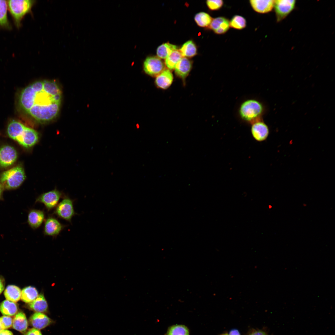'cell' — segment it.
Wrapping results in <instances>:
<instances>
[{
	"instance_id": "6da1fadb",
	"label": "cell",
	"mask_w": 335,
	"mask_h": 335,
	"mask_svg": "<svg viewBox=\"0 0 335 335\" xmlns=\"http://www.w3.org/2000/svg\"><path fill=\"white\" fill-rule=\"evenodd\" d=\"M61 99V92L57 83L46 80L37 81L23 89L18 102L26 113L36 121L44 123L57 116Z\"/></svg>"
},
{
	"instance_id": "7a4b0ae2",
	"label": "cell",
	"mask_w": 335,
	"mask_h": 335,
	"mask_svg": "<svg viewBox=\"0 0 335 335\" xmlns=\"http://www.w3.org/2000/svg\"><path fill=\"white\" fill-rule=\"evenodd\" d=\"M7 132L8 136L26 148H30L38 141L39 136L34 129L15 120L8 124Z\"/></svg>"
},
{
	"instance_id": "3957f363",
	"label": "cell",
	"mask_w": 335,
	"mask_h": 335,
	"mask_svg": "<svg viewBox=\"0 0 335 335\" xmlns=\"http://www.w3.org/2000/svg\"><path fill=\"white\" fill-rule=\"evenodd\" d=\"M264 112L263 105L260 101L253 99L247 100L243 102L239 110L241 118L251 124L262 120Z\"/></svg>"
},
{
	"instance_id": "277c9868",
	"label": "cell",
	"mask_w": 335,
	"mask_h": 335,
	"mask_svg": "<svg viewBox=\"0 0 335 335\" xmlns=\"http://www.w3.org/2000/svg\"><path fill=\"white\" fill-rule=\"evenodd\" d=\"M25 178L23 168L18 165L3 172L0 175V183L5 189H15L21 185Z\"/></svg>"
},
{
	"instance_id": "5b68a950",
	"label": "cell",
	"mask_w": 335,
	"mask_h": 335,
	"mask_svg": "<svg viewBox=\"0 0 335 335\" xmlns=\"http://www.w3.org/2000/svg\"><path fill=\"white\" fill-rule=\"evenodd\" d=\"M9 9L17 27L20 26L24 16L30 11L34 3L31 0H11L8 1Z\"/></svg>"
},
{
	"instance_id": "8992f818",
	"label": "cell",
	"mask_w": 335,
	"mask_h": 335,
	"mask_svg": "<svg viewBox=\"0 0 335 335\" xmlns=\"http://www.w3.org/2000/svg\"><path fill=\"white\" fill-rule=\"evenodd\" d=\"M74 200L65 195L55 208L53 214L71 223L73 217L77 214L74 210Z\"/></svg>"
},
{
	"instance_id": "52a82bcc",
	"label": "cell",
	"mask_w": 335,
	"mask_h": 335,
	"mask_svg": "<svg viewBox=\"0 0 335 335\" xmlns=\"http://www.w3.org/2000/svg\"><path fill=\"white\" fill-rule=\"evenodd\" d=\"M65 196L61 192L55 189L40 194L36 198L35 203H42L49 212L55 208L60 199Z\"/></svg>"
},
{
	"instance_id": "ba28073f",
	"label": "cell",
	"mask_w": 335,
	"mask_h": 335,
	"mask_svg": "<svg viewBox=\"0 0 335 335\" xmlns=\"http://www.w3.org/2000/svg\"><path fill=\"white\" fill-rule=\"evenodd\" d=\"M143 70L147 74L156 76L165 69V65L161 59L156 56L147 57L143 63Z\"/></svg>"
},
{
	"instance_id": "9c48e42d",
	"label": "cell",
	"mask_w": 335,
	"mask_h": 335,
	"mask_svg": "<svg viewBox=\"0 0 335 335\" xmlns=\"http://www.w3.org/2000/svg\"><path fill=\"white\" fill-rule=\"evenodd\" d=\"M66 226L54 216L49 215L44 222L43 233L45 236L55 237L59 235Z\"/></svg>"
},
{
	"instance_id": "30bf717a",
	"label": "cell",
	"mask_w": 335,
	"mask_h": 335,
	"mask_svg": "<svg viewBox=\"0 0 335 335\" xmlns=\"http://www.w3.org/2000/svg\"><path fill=\"white\" fill-rule=\"evenodd\" d=\"M17 157L15 148L10 145H5L0 148V167L6 168L13 165Z\"/></svg>"
},
{
	"instance_id": "8fae6325",
	"label": "cell",
	"mask_w": 335,
	"mask_h": 335,
	"mask_svg": "<svg viewBox=\"0 0 335 335\" xmlns=\"http://www.w3.org/2000/svg\"><path fill=\"white\" fill-rule=\"evenodd\" d=\"M295 2L294 0L274 1V7L278 21L283 19L293 10Z\"/></svg>"
},
{
	"instance_id": "7c38bea8",
	"label": "cell",
	"mask_w": 335,
	"mask_h": 335,
	"mask_svg": "<svg viewBox=\"0 0 335 335\" xmlns=\"http://www.w3.org/2000/svg\"><path fill=\"white\" fill-rule=\"evenodd\" d=\"M269 132L268 126L262 120L252 124V135L254 139L258 141H262L266 140L268 136Z\"/></svg>"
},
{
	"instance_id": "4fadbf2b",
	"label": "cell",
	"mask_w": 335,
	"mask_h": 335,
	"mask_svg": "<svg viewBox=\"0 0 335 335\" xmlns=\"http://www.w3.org/2000/svg\"><path fill=\"white\" fill-rule=\"evenodd\" d=\"M45 219V213L43 210L33 209L29 212L27 222L29 226L35 230L41 226Z\"/></svg>"
},
{
	"instance_id": "5bb4252c",
	"label": "cell",
	"mask_w": 335,
	"mask_h": 335,
	"mask_svg": "<svg viewBox=\"0 0 335 335\" xmlns=\"http://www.w3.org/2000/svg\"><path fill=\"white\" fill-rule=\"evenodd\" d=\"M32 326L39 330L43 329L51 324L52 320L43 313L36 312L30 318Z\"/></svg>"
},
{
	"instance_id": "9a60e30c",
	"label": "cell",
	"mask_w": 335,
	"mask_h": 335,
	"mask_svg": "<svg viewBox=\"0 0 335 335\" xmlns=\"http://www.w3.org/2000/svg\"><path fill=\"white\" fill-rule=\"evenodd\" d=\"M230 27L229 21L223 17H219L212 19L209 26V28L218 34H225L228 31Z\"/></svg>"
},
{
	"instance_id": "2e32d148",
	"label": "cell",
	"mask_w": 335,
	"mask_h": 335,
	"mask_svg": "<svg viewBox=\"0 0 335 335\" xmlns=\"http://www.w3.org/2000/svg\"><path fill=\"white\" fill-rule=\"evenodd\" d=\"M192 67L191 61L186 57H182L174 68L176 75L185 80L190 72Z\"/></svg>"
},
{
	"instance_id": "e0dca14e",
	"label": "cell",
	"mask_w": 335,
	"mask_h": 335,
	"mask_svg": "<svg viewBox=\"0 0 335 335\" xmlns=\"http://www.w3.org/2000/svg\"><path fill=\"white\" fill-rule=\"evenodd\" d=\"M173 79V74L170 70L165 69L156 76V84L162 89H166L172 84Z\"/></svg>"
},
{
	"instance_id": "ac0fdd59",
	"label": "cell",
	"mask_w": 335,
	"mask_h": 335,
	"mask_svg": "<svg viewBox=\"0 0 335 335\" xmlns=\"http://www.w3.org/2000/svg\"><path fill=\"white\" fill-rule=\"evenodd\" d=\"M250 3L253 9L260 13L271 11L274 7V1L272 0H251Z\"/></svg>"
},
{
	"instance_id": "d6986e66",
	"label": "cell",
	"mask_w": 335,
	"mask_h": 335,
	"mask_svg": "<svg viewBox=\"0 0 335 335\" xmlns=\"http://www.w3.org/2000/svg\"><path fill=\"white\" fill-rule=\"evenodd\" d=\"M13 328L21 333L25 332L28 327V322L25 314L20 312L16 314L13 319Z\"/></svg>"
},
{
	"instance_id": "ffe728a7",
	"label": "cell",
	"mask_w": 335,
	"mask_h": 335,
	"mask_svg": "<svg viewBox=\"0 0 335 335\" xmlns=\"http://www.w3.org/2000/svg\"><path fill=\"white\" fill-rule=\"evenodd\" d=\"M30 308L36 312L44 313L47 311L48 304L44 296L40 294L29 304Z\"/></svg>"
},
{
	"instance_id": "44dd1931",
	"label": "cell",
	"mask_w": 335,
	"mask_h": 335,
	"mask_svg": "<svg viewBox=\"0 0 335 335\" xmlns=\"http://www.w3.org/2000/svg\"><path fill=\"white\" fill-rule=\"evenodd\" d=\"M21 291L18 287L14 285H9L6 288L4 295L7 300L15 302L21 298Z\"/></svg>"
},
{
	"instance_id": "7402d4cb",
	"label": "cell",
	"mask_w": 335,
	"mask_h": 335,
	"mask_svg": "<svg viewBox=\"0 0 335 335\" xmlns=\"http://www.w3.org/2000/svg\"><path fill=\"white\" fill-rule=\"evenodd\" d=\"M0 311L3 315L12 316L16 314L18 311V307L15 302L7 300H5L0 304Z\"/></svg>"
},
{
	"instance_id": "603a6c76",
	"label": "cell",
	"mask_w": 335,
	"mask_h": 335,
	"mask_svg": "<svg viewBox=\"0 0 335 335\" xmlns=\"http://www.w3.org/2000/svg\"><path fill=\"white\" fill-rule=\"evenodd\" d=\"M179 51L183 57H191L197 54V49L194 42L190 40L182 45Z\"/></svg>"
},
{
	"instance_id": "cb8c5ba5",
	"label": "cell",
	"mask_w": 335,
	"mask_h": 335,
	"mask_svg": "<svg viewBox=\"0 0 335 335\" xmlns=\"http://www.w3.org/2000/svg\"><path fill=\"white\" fill-rule=\"evenodd\" d=\"M176 45L165 43L159 46L157 49V54L160 59H166L174 51L177 50Z\"/></svg>"
},
{
	"instance_id": "d4e9b609",
	"label": "cell",
	"mask_w": 335,
	"mask_h": 335,
	"mask_svg": "<svg viewBox=\"0 0 335 335\" xmlns=\"http://www.w3.org/2000/svg\"><path fill=\"white\" fill-rule=\"evenodd\" d=\"M38 292L35 288L28 286L21 291V298L25 302L30 303L38 297Z\"/></svg>"
},
{
	"instance_id": "484cf974",
	"label": "cell",
	"mask_w": 335,
	"mask_h": 335,
	"mask_svg": "<svg viewBox=\"0 0 335 335\" xmlns=\"http://www.w3.org/2000/svg\"><path fill=\"white\" fill-rule=\"evenodd\" d=\"M182 57L179 50H176L165 59V64L169 70H172Z\"/></svg>"
},
{
	"instance_id": "4316f807",
	"label": "cell",
	"mask_w": 335,
	"mask_h": 335,
	"mask_svg": "<svg viewBox=\"0 0 335 335\" xmlns=\"http://www.w3.org/2000/svg\"><path fill=\"white\" fill-rule=\"evenodd\" d=\"M194 19L197 24L201 27L209 26L212 20L209 14L203 12L196 14L194 16Z\"/></svg>"
},
{
	"instance_id": "83f0119b",
	"label": "cell",
	"mask_w": 335,
	"mask_h": 335,
	"mask_svg": "<svg viewBox=\"0 0 335 335\" xmlns=\"http://www.w3.org/2000/svg\"><path fill=\"white\" fill-rule=\"evenodd\" d=\"M7 3L5 0H0V25L7 28H10L7 17Z\"/></svg>"
},
{
	"instance_id": "f1b7e54d",
	"label": "cell",
	"mask_w": 335,
	"mask_h": 335,
	"mask_svg": "<svg viewBox=\"0 0 335 335\" xmlns=\"http://www.w3.org/2000/svg\"><path fill=\"white\" fill-rule=\"evenodd\" d=\"M165 335H189V332L185 326L175 325L170 327Z\"/></svg>"
},
{
	"instance_id": "f546056e",
	"label": "cell",
	"mask_w": 335,
	"mask_h": 335,
	"mask_svg": "<svg viewBox=\"0 0 335 335\" xmlns=\"http://www.w3.org/2000/svg\"><path fill=\"white\" fill-rule=\"evenodd\" d=\"M229 24L230 27L238 30L242 29L246 26L245 19L243 16L239 15L234 16L229 22Z\"/></svg>"
},
{
	"instance_id": "4dcf8cb0",
	"label": "cell",
	"mask_w": 335,
	"mask_h": 335,
	"mask_svg": "<svg viewBox=\"0 0 335 335\" xmlns=\"http://www.w3.org/2000/svg\"><path fill=\"white\" fill-rule=\"evenodd\" d=\"M206 4L210 10H217L222 7L223 2L222 0H208L206 1Z\"/></svg>"
},
{
	"instance_id": "1f68e13d",
	"label": "cell",
	"mask_w": 335,
	"mask_h": 335,
	"mask_svg": "<svg viewBox=\"0 0 335 335\" xmlns=\"http://www.w3.org/2000/svg\"><path fill=\"white\" fill-rule=\"evenodd\" d=\"M13 319L11 317L4 315L0 317V325L2 329L10 328L12 325Z\"/></svg>"
},
{
	"instance_id": "d6a6232c",
	"label": "cell",
	"mask_w": 335,
	"mask_h": 335,
	"mask_svg": "<svg viewBox=\"0 0 335 335\" xmlns=\"http://www.w3.org/2000/svg\"><path fill=\"white\" fill-rule=\"evenodd\" d=\"M25 335H42L40 331L37 329L33 328L29 330L26 333Z\"/></svg>"
},
{
	"instance_id": "836d02e7",
	"label": "cell",
	"mask_w": 335,
	"mask_h": 335,
	"mask_svg": "<svg viewBox=\"0 0 335 335\" xmlns=\"http://www.w3.org/2000/svg\"><path fill=\"white\" fill-rule=\"evenodd\" d=\"M5 280L4 279L0 276V294L2 292L4 288Z\"/></svg>"
},
{
	"instance_id": "e575fe53",
	"label": "cell",
	"mask_w": 335,
	"mask_h": 335,
	"mask_svg": "<svg viewBox=\"0 0 335 335\" xmlns=\"http://www.w3.org/2000/svg\"><path fill=\"white\" fill-rule=\"evenodd\" d=\"M0 335H13L11 332L7 329H2L0 331Z\"/></svg>"
},
{
	"instance_id": "d590c367",
	"label": "cell",
	"mask_w": 335,
	"mask_h": 335,
	"mask_svg": "<svg viewBox=\"0 0 335 335\" xmlns=\"http://www.w3.org/2000/svg\"><path fill=\"white\" fill-rule=\"evenodd\" d=\"M249 335H267L264 332L260 330L255 331Z\"/></svg>"
},
{
	"instance_id": "8d00e7d4",
	"label": "cell",
	"mask_w": 335,
	"mask_h": 335,
	"mask_svg": "<svg viewBox=\"0 0 335 335\" xmlns=\"http://www.w3.org/2000/svg\"><path fill=\"white\" fill-rule=\"evenodd\" d=\"M229 335H241L240 333L238 330L237 329H233L231 330L229 333Z\"/></svg>"
},
{
	"instance_id": "74e56055",
	"label": "cell",
	"mask_w": 335,
	"mask_h": 335,
	"mask_svg": "<svg viewBox=\"0 0 335 335\" xmlns=\"http://www.w3.org/2000/svg\"><path fill=\"white\" fill-rule=\"evenodd\" d=\"M2 187L0 183V196L2 193Z\"/></svg>"
},
{
	"instance_id": "f35d334b",
	"label": "cell",
	"mask_w": 335,
	"mask_h": 335,
	"mask_svg": "<svg viewBox=\"0 0 335 335\" xmlns=\"http://www.w3.org/2000/svg\"><path fill=\"white\" fill-rule=\"evenodd\" d=\"M221 335H229V334H228L227 333H223V334H221Z\"/></svg>"
},
{
	"instance_id": "ab89813d",
	"label": "cell",
	"mask_w": 335,
	"mask_h": 335,
	"mask_svg": "<svg viewBox=\"0 0 335 335\" xmlns=\"http://www.w3.org/2000/svg\"><path fill=\"white\" fill-rule=\"evenodd\" d=\"M2 329V328H1V326H0V331Z\"/></svg>"
}]
</instances>
